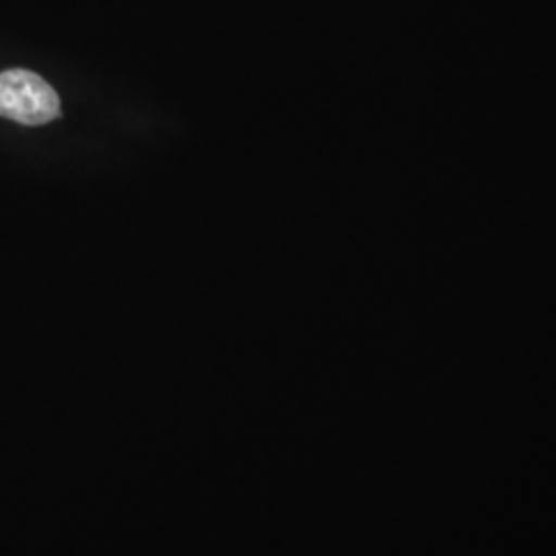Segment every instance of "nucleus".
<instances>
[{
  "instance_id": "1",
  "label": "nucleus",
  "mask_w": 556,
  "mask_h": 556,
  "mask_svg": "<svg viewBox=\"0 0 556 556\" xmlns=\"http://www.w3.org/2000/svg\"><path fill=\"white\" fill-rule=\"evenodd\" d=\"M0 116L41 126L60 116L56 91L40 75L15 68L0 73Z\"/></svg>"
}]
</instances>
